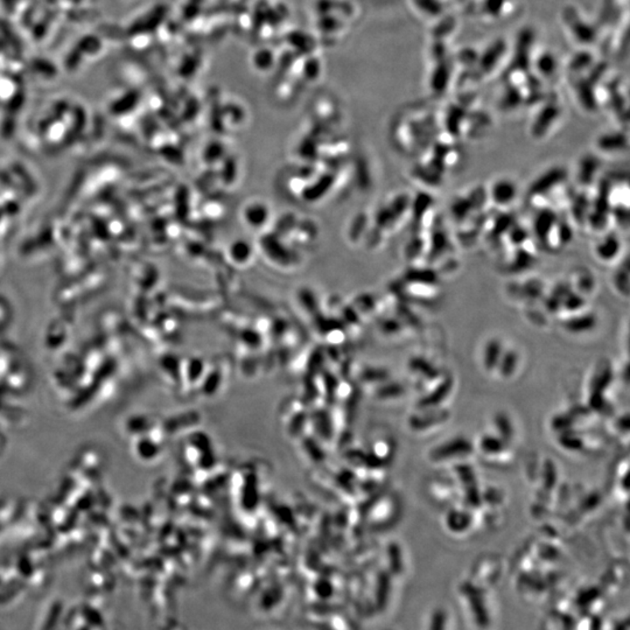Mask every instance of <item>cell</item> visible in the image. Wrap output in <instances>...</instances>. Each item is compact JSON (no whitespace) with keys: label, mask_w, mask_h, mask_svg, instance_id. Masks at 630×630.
<instances>
[{"label":"cell","mask_w":630,"mask_h":630,"mask_svg":"<svg viewBox=\"0 0 630 630\" xmlns=\"http://www.w3.org/2000/svg\"><path fill=\"white\" fill-rule=\"evenodd\" d=\"M0 1H1L5 11L8 12V15H12L15 11L20 0H0Z\"/></svg>","instance_id":"52a82bcc"},{"label":"cell","mask_w":630,"mask_h":630,"mask_svg":"<svg viewBox=\"0 0 630 630\" xmlns=\"http://www.w3.org/2000/svg\"><path fill=\"white\" fill-rule=\"evenodd\" d=\"M516 187L510 180H499L492 186V198L499 205H508L516 198Z\"/></svg>","instance_id":"6da1fadb"},{"label":"cell","mask_w":630,"mask_h":630,"mask_svg":"<svg viewBox=\"0 0 630 630\" xmlns=\"http://www.w3.org/2000/svg\"><path fill=\"white\" fill-rule=\"evenodd\" d=\"M620 243L615 236L611 237H604L597 243L595 246V254L600 261H613L616 256L619 254Z\"/></svg>","instance_id":"3957f363"},{"label":"cell","mask_w":630,"mask_h":630,"mask_svg":"<svg viewBox=\"0 0 630 630\" xmlns=\"http://www.w3.org/2000/svg\"><path fill=\"white\" fill-rule=\"evenodd\" d=\"M75 47L79 49V52L83 56L86 55V54L93 55V54L100 52L102 42L100 40V37H96V35H86V37H83L81 40L77 41Z\"/></svg>","instance_id":"5b68a950"},{"label":"cell","mask_w":630,"mask_h":630,"mask_svg":"<svg viewBox=\"0 0 630 630\" xmlns=\"http://www.w3.org/2000/svg\"><path fill=\"white\" fill-rule=\"evenodd\" d=\"M69 1H71L73 4H80L82 0H69Z\"/></svg>","instance_id":"ba28073f"},{"label":"cell","mask_w":630,"mask_h":630,"mask_svg":"<svg viewBox=\"0 0 630 630\" xmlns=\"http://www.w3.org/2000/svg\"><path fill=\"white\" fill-rule=\"evenodd\" d=\"M56 15H57V10H55V8H48L45 12L44 17L32 28V35H33L34 39L41 40L42 37H45L46 33L48 32L50 24L56 18Z\"/></svg>","instance_id":"277c9868"},{"label":"cell","mask_w":630,"mask_h":630,"mask_svg":"<svg viewBox=\"0 0 630 630\" xmlns=\"http://www.w3.org/2000/svg\"><path fill=\"white\" fill-rule=\"evenodd\" d=\"M0 39L3 40L8 49L13 50L15 59H19L23 54V45L19 39L18 34L13 30L10 23L0 19Z\"/></svg>","instance_id":"7a4b0ae2"},{"label":"cell","mask_w":630,"mask_h":630,"mask_svg":"<svg viewBox=\"0 0 630 630\" xmlns=\"http://www.w3.org/2000/svg\"><path fill=\"white\" fill-rule=\"evenodd\" d=\"M30 68L33 69V71L37 73V74L46 76V77H54L56 73H57L54 64H50L49 61L45 60V59H39V57L32 60V62H30Z\"/></svg>","instance_id":"8992f818"}]
</instances>
